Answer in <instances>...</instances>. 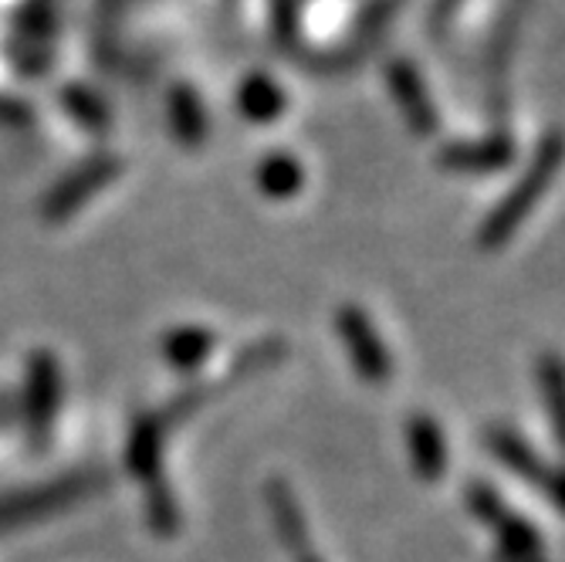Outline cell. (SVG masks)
Listing matches in <instances>:
<instances>
[{
    "label": "cell",
    "instance_id": "obj_1",
    "mask_svg": "<svg viewBox=\"0 0 565 562\" xmlns=\"http://www.w3.org/2000/svg\"><path fill=\"white\" fill-rule=\"evenodd\" d=\"M562 163H565V136L562 132H548L539 142L535 157H532L529 170L522 173V180L511 187L504 193V200L484 218L481 234H478L481 251H498L501 244H508L511 237H515V231L525 224V218L539 208V200L555 183Z\"/></svg>",
    "mask_w": 565,
    "mask_h": 562
},
{
    "label": "cell",
    "instance_id": "obj_2",
    "mask_svg": "<svg viewBox=\"0 0 565 562\" xmlns=\"http://www.w3.org/2000/svg\"><path fill=\"white\" fill-rule=\"evenodd\" d=\"M468 505H471V512L498 536V545H501L508 562H545V549H542L539 532L522 516L511 512V508L488 485H471Z\"/></svg>",
    "mask_w": 565,
    "mask_h": 562
},
{
    "label": "cell",
    "instance_id": "obj_3",
    "mask_svg": "<svg viewBox=\"0 0 565 562\" xmlns=\"http://www.w3.org/2000/svg\"><path fill=\"white\" fill-rule=\"evenodd\" d=\"M335 332L349 352L352 370L370 386H383L393 380V352L380 339L376 326L370 322V316L359 309V305H342L335 312Z\"/></svg>",
    "mask_w": 565,
    "mask_h": 562
},
{
    "label": "cell",
    "instance_id": "obj_4",
    "mask_svg": "<svg viewBox=\"0 0 565 562\" xmlns=\"http://www.w3.org/2000/svg\"><path fill=\"white\" fill-rule=\"evenodd\" d=\"M488 447L498 454V462L504 468H511L519 478H525L532 488H539L555 508L565 512V468H552L535 454V447H529V441H522L515 431L508 427H491L488 431Z\"/></svg>",
    "mask_w": 565,
    "mask_h": 562
},
{
    "label": "cell",
    "instance_id": "obj_5",
    "mask_svg": "<svg viewBox=\"0 0 565 562\" xmlns=\"http://www.w3.org/2000/svg\"><path fill=\"white\" fill-rule=\"evenodd\" d=\"M58 400H62L58 360L51 352H34V360L28 363V434H31L34 447L47 444Z\"/></svg>",
    "mask_w": 565,
    "mask_h": 562
},
{
    "label": "cell",
    "instance_id": "obj_6",
    "mask_svg": "<svg viewBox=\"0 0 565 562\" xmlns=\"http://www.w3.org/2000/svg\"><path fill=\"white\" fill-rule=\"evenodd\" d=\"M102 481H92V478H68V481H58V485H44L38 491H24L18 498H0V529L24 526L31 519L58 512V508L72 505L75 498L88 495Z\"/></svg>",
    "mask_w": 565,
    "mask_h": 562
},
{
    "label": "cell",
    "instance_id": "obj_7",
    "mask_svg": "<svg viewBox=\"0 0 565 562\" xmlns=\"http://www.w3.org/2000/svg\"><path fill=\"white\" fill-rule=\"evenodd\" d=\"M265 498H268L271 519H275V532H278L281 545L288 549L291 562H295V559H305V555H312V552H316L312 532H308L305 512H301V505H298L291 485L281 481V478H271L268 488H265Z\"/></svg>",
    "mask_w": 565,
    "mask_h": 562
},
{
    "label": "cell",
    "instance_id": "obj_8",
    "mask_svg": "<svg viewBox=\"0 0 565 562\" xmlns=\"http://www.w3.org/2000/svg\"><path fill=\"white\" fill-rule=\"evenodd\" d=\"M406 450L420 481H440L447 471V441L430 414H414L406 421Z\"/></svg>",
    "mask_w": 565,
    "mask_h": 562
},
{
    "label": "cell",
    "instance_id": "obj_9",
    "mask_svg": "<svg viewBox=\"0 0 565 562\" xmlns=\"http://www.w3.org/2000/svg\"><path fill=\"white\" fill-rule=\"evenodd\" d=\"M511 142L508 136H488L471 142H450L440 149L437 163L450 173H494L511 163Z\"/></svg>",
    "mask_w": 565,
    "mask_h": 562
},
{
    "label": "cell",
    "instance_id": "obj_10",
    "mask_svg": "<svg viewBox=\"0 0 565 562\" xmlns=\"http://www.w3.org/2000/svg\"><path fill=\"white\" fill-rule=\"evenodd\" d=\"M129 471L146 481V491L149 488H160L167 485L163 481V421L157 417H139L132 424V434H129Z\"/></svg>",
    "mask_w": 565,
    "mask_h": 562
},
{
    "label": "cell",
    "instance_id": "obj_11",
    "mask_svg": "<svg viewBox=\"0 0 565 562\" xmlns=\"http://www.w3.org/2000/svg\"><path fill=\"white\" fill-rule=\"evenodd\" d=\"M390 82H393V95H396V102H399V109H403L406 123L414 126L420 136L434 132V129H437V113H434V106H430V98H427V92H424L417 72H414V68H406V65H393V68H390Z\"/></svg>",
    "mask_w": 565,
    "mask_h": 562
},
{
    "label": "cell",
    "instance_id": "obj_12",
    "mask_svg": "<svg viewBox=\"0 0 565 562\" xmlns=\"http://www.w3.org/2000/svg\"><path fill=\"white\" fill-rule=\"evenodd\" d=\"M539 386L548 403V417H552L558 447L565 454V363H562V356L555 352L539 356Z\"/></svg>",
    "mask_w": 565,
    "mask_h": 562
},
{
    "label": "cell",
    "instance_id": "obj_13",
    "mask_svg": "<svg viewBox=\"0 0 565 562\" xmlns=\"http://www.w3.org/2000/svg\"><path fill=\"white\" fill-rule=\"evenodd\" d=\"M214 346L217 339L207 329H177L163 339V356L177 370H196L211 356Z\"/></svg>",
    "mask_w": 565,
    "mask_h": 562
},
{
    "label": "cell",
    "instance_id": "obj_14",
    "mask_svg": "<svg viewBox=\"0 0 565 562\" xmlns=\"http://www.w3.org/2000/svg\"><path fill=\"white\" fill-rule=\"evenodd\" d=\"M258 180H262L265 193L281 200V197H291L301 187V167L295 160H288V157H271V160L262 163Z\"/></svg>",
    "mask_w": 565,
    "mask_h": 562
},
{
    "label": "cell",
    "instance_id": "obj_15",
    "mask_svg": "<svg viewBox=\"0 0 565 562\" xmlns=\"http://www.w3.org/2000/svg\"><path fill=\"white\" fill-rule=\"evenodd\" d=\"M295 562H322V559H319V552H312V555H305V559H295Z\"/></svg>",
    "mask_w": 565,
    "mask_h": 562
}]
</instances>
